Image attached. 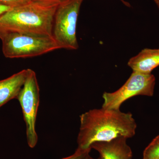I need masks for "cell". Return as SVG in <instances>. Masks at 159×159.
I'll return each instance as SVG.
<instances>
[{
  "mask_svg": "<svg viewBox=\"0 0 159 159\" xmlns=\"http://www.w3.org/2000/svg\"><path fill=\"white\" fill-rule=\"evenodd\" d=\"M77 148L92 149L95 142H109L119 138L128 139L136 133L137 124L132 114L120 110H90L80 116Z\"/></svg>",
  "mask_w": 159,
  "mask_h": 159,
  "instance_id": "1",
  "label": "cell"
},
{
  "mask_svg": "<svg viewBox=\"0 0 159 159\" xmlns=\"http://www.w3.org/2000/svg\"><path fill=\"white\" fill-rule=\"evenodd\" d=\"M57 8L32 1L11 8L0 16V30L53 35Z\"/></svg>",
  "mask_w": 159,
  "mask_h": 159,
  "instance_id": "2",
  "label": "cell"
},
{
  "mask_svg": "<svg viewBox=\"0 0 159 159\" xmlns=\"http://www.w3.org/2000/svg\"><path fill=\"white\" fill-rule=\"evenodd\" d=\"M3 54L6 58L36 57L61 49L53 35L0 30Z\"/></svg>",
  "mask_w": 159,
  "mask_h": 159,
  "instance_id": "3",
  "label": "cell"
},
{
  "mask_svg": "<svg viewBox=\"0 0 159 159\" xmlns=\"http://www.w3.org/2000/svg\"><path fill=\"white\" fill-rule=\"evenodd\" d=\"M83 0H71L57 7L54 16L52 35L61 49L76 50L79 48L77 25Z\"/></svg>",
  "mask_w": 159,
  "mask_h": 159,
  "instance_id": "4",
  "label": "cell"
},
{
  "mask_svg": "<svg viewBox=\"0 0 159 159\" xmlns=\"http://www.w3.org/2000/svg\"><path fill=\"white\" fill-rule=\"evenodd\" d=\"M21 107L26 124L27 143L30 148L37 145L36 118L40 102L39 85L35 72L29 69L28 76L16 98Z\"/></svg>",
  "mask_w": 159,
  "mask_h": 159,
  "instance_id": "5",
  "label": "cell"
},
{
  "mask_svg": "<svg viewBox=\"0 0 159 159\" xmlns=\"http://www.w3.org/2000/svg\"><path fill=\"white\" fill-rule=\"evenodd\" d=\"M156 78L152 74L133 72L125 83L119 89L112 93L105 92L102 95V108L120 110L122 103L137 96H153Z\"/></svg>",
  "mask_w": 159,
  "mask_h": 159,
  "instance_id": "6",
  "label": "cell"
},
{
  "mask_svg": "<svg viewBox=\"0 0 159 159\" xmlns=\"http://www.w3.org/2000/svg\"><path fill=\"white\" fill-rule=\"evenodd\" d=\"M127 139L119 138L109 142H95L91 148L99 152L101 159H132V151Z\"/></svg>",
  "mask_w": 159,
  "mask_h": 159,
  "instance_id": "7",
  "label": "cell"
},
{
  "mask_svg": "<svg viewBox=\"0 0 159 159\" xmlns=\"http://www.w3.org/2000/svg\"><path fill=\"white\" fill-rule=\"evenodd\" d=\"M29 69H25L0 80V108L11 99L17 98L28 76Z\"/></svg>",
  "mask_w": 159,
  "mask_h": 159,
  "instance_id": "8",
  "label": "cell"
},
{
  "mask_svg": "<svg viewBox=\"0 0 159 159\" xmlns=\"http://www.w3.org/2000/svg\"><path fill=\"white\" fill-rule=\"evenodd\" d=\"M127 65L133 72L151 74L159 66V49L145 48L129 60Z\"/></svg>",
  "mask_w": 159,
  "mask_h": 159,
  "instance_id": "9",
  "label": "cell"
},
{
  "mask_svg": "<svg viewBox=\"0 0 159 159\" xmlns=\"http://www.w3.org/2000/svg\"><path fill=\"white\" fill-rule=\"evenodd\" d=\"M143 159H159V135L155 138L145 148Z\"/></svg>",
  "mask_w": 159,
  "mask_h": 159,
  "instance_id": "10",
  "label": "cell"
},
{
  "mask_svg": "<svg viewBox=\"0 0 159 159\" xmlns=\"http://www.w3.org/2000/svg\"><path fill=\"white\" fill-rule=\"evenodd\" d=\"M91 149L83 150L77 148L73 154L70 156L60 159H87L90 156Z\"/></svg>",
  "mask_w": 159,
  "mask_h": 159,
  "instance_id": "11",
  "label": "cell"
},
{
  "mask_svg": "<svg viewBox=\"0 0 159 159\" xmlns=\"http://www.w3.org/2000/svg\"><path fill=\"white\" fill-rule=\"evenodd\" d=\"M34 2L43 5L49 6L58 7V6L67 2L71 0H31Z\"/></svg>",
  "mask_w": 159,
  "mask_h": 159,
  "instance_id": "12",
  "label": "cell"
},
{
  "mask_svg": "<svg viewBox=\"0 0 159 159\" xmlns=\"http://www.w3.org/2000/svg\"><path fill=\"white\" fill-rule=\"evenodd\" d=\"M31 0H0V5L13 8L31 2Z\"/></svg>",
  "mask_w": 159,
  "mask_h": 159,
  "instance_id": "13",
  "label": "cell"
},
{
  "mask_svg": "<svg viewBox=\"0 0 159 159\" xmlns=\"http://www.w3.org/2000/svg\"><path fill=\"white\" fill-rule=\"evenodd\" d=\"M11 7H9L4 5H0V16L4 14L6 11H8L11 9Z\"/></svg>",
  "mask_w": 159,
  "mask_h": 159,
  "instance_id": "14",
  "label": "cell"
},
{
  "mask_svg": "<svg viewBox=\"0 0 159 159\" xmlns=\"http://www.w3.org/2000/svg\"><path fill=\"white\" fill-rule=\"evenodd\" d=\"M154 1L159 9V0H154Z\"/></svg>",
  "mask_w": 159,
  "mask_h": 159,
  "instance_id": "15",
  "label": "cell"
},
{
  "mask_svg": "<svg viewBox=\"0 0 159 159\" xmlns=\"http://www.w3.org/2000/svg\"><path fill=\"white\" fill-rule=\"evenodd\" d=\"M87 159H101V158H100V157H99V158H93V157H91L90 156H89L87 158Z\"/></svg>",
  "mask_w": 159,
  "mask_h": 159,
  "instance_id": "16",
  "label": "cell"
}]
</instances>
